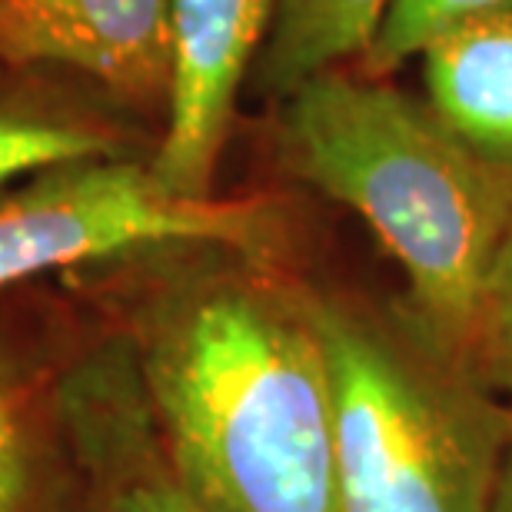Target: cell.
I'll use <instances>...</instances> for the list:
<instances>
[{"label":"cell","mask_w":512,"mask_h":512,"mask_svg":"<svg viewBox=\"0 0 512 512\" xmlns=\"http://www.w3.org/2000/svg\"><path fill=\"white\" fill-rule=\"evenodd\" d=\"M120 336L173 473L207 512H340L333 373L310 280L217 243L64 276Z\"/></svg>","instance_id":"obj_1"},{"label":"cell","mask_w":512,"mask_h":512,"mask_svg":"<svg viewBox=\"0 0 512 512\" xmlns=\"http://www.w3.org/2000/svg\"><path fill=\"white\" fill-rule=\"evenodd\" d=\"M273 153L290 177L370 223L406 273V310L476 363L489 276L512 223V167L469 147L433 107L340 70L280 100Z\"/></svg>","instance_id":"obj_2"},{"label":"cell","mask_w":512,"mask_h":512,"mask_svg":"<svg viewBox=\"0 0 512 512\" xmlns=\"http://www.w3.org/2000/svg\"><path fill=\"white\" fill-rule=\"evenodd\" d=\"M310 303L333 373L340 512H496L512 406L406 303L323 290Z\"/></svg>","instance_id":"obj_3"},{"label":"cell","mask_w":512,"mask_h":512,"mask_svg":"<svg viewBox=\"0 0 512 512\" xmlns=\"http://www.w3.org/2000/svg\"><path fill=\"white\" fill-rule=\"evenodd\" d=\"M187 243L286 260L290 233L270 197H183L150 157L77 160L0 190V296L47 273Z\"/></svg>","instance_id":"obj_4"},{"label":"cell","mask_w":512,"mask_h":512,"mask_svg":"<svg viewBox=\"0 0 512 512\" xmlns=\"http://www.w3.org/2000/svg\"><path fill=\"white\" fill-rule=\"evenodd\" d=\"M0 67L60 74L133 120H163L170 0H0Z\"/></svg>","instance_id":"obj_5"},{"label":"cell","mask_w":512,"mask_h":512,"mask_svg":"<svg viewBox=\"0 0 512 512\" xmlns=\"http://www.w3.org/2000/svg\"><path fill=\"white\" fill-rule=\"evenodd\" d=\"M276 0H170L173 74L153 173L183 197H217L237 94L266 44Z\"/></svg>","instance_id":"obj_6"},{"label":"cell","mask_w":512,"mask_h":512,"mask_svg":"<svg viewBox=\"0 0 512 512\" xmlns=\"http://www.w3.org/2000/svg\"><path fill=\"white\" fill-rule=\"evenodd\" d=\"M0 296V512H87V486L64 406L80 320L27 316Z\"/></svg>","instance_id":"obj_7"},{"label":"cell","mask_w":512,"mask_h":512,"mask_svg":"<svg viewBox=\"0 0 512 512\" xmlns=\"http://www.w3.org/2000/svg\"><path fill=\"white\" fill-rule=\"evenodd\" d=\"M64 406L90 512H207L163 453L127 346L97 320L74 336Z\"/></svg>","instance_id":"obj_8"},{"label":"cell","mask_w":512,"mask_h":512,"mask_svg":"<svg viewBox=\"0 0 512 512\" xmlns=\"http://www.w3.org/2000/svg\"><path fill=\"white\" fill-rule=\"evenodd\" d=\"M153 140L104 97L44 70L0 67V190L40 170L100 157H150Z\"/></svg>","instance_id":"obj_9"},{"label":"cell","mask_w":512,"mask_h":512,"mask_svg":"<svg viewBox=\"0 0 512 512\" xmlns=\"http://www.w3.org/2000/svg\"><path fill=\"white\" fill-rule=\"evenodd\" d=\"M419 57L436 117L512 167V0L459 20Z\"/></svg>","instance_id":"obj_10"},{"label":"cell","mask_w":512,"mask_h":512,"mask_svg":"<svg viewBox=\"0 0 512 512\" xmlns=\"http://www.w3.org/2000/svg\"><path fill=\"white\" fill-rule=\"evenodd\" d=\"M393 0H276L253 80L283 100L306 80L363 57Z\"/></svg>","instance_id":"obj_11"},{"label":"cell","mask_w":512,"mask_h":512,"mask_svg":"<svg viewBox=\"0 0 512 512\" xmlns=\"http://www.w3.org/2000/svg\"><path fill=\"white\" fill-rule=\"evenodd\" d=\"M496 4H503V0H393L370 50L363 54L366 77L380 80L403 60L423 54L429 40L443 30Z\"/></svg>","instance_id":"obj_12"},{"label":"cell","mask_w":512,"mask_h":512,"mask_svg":"<svg viewBox=\"0 0 512 512\" xmlns=\"http://www.w3.org/2000/svg\"><path fill=\"white\" fill-rule=\"evenodd\" d=\"M476 366L483 380L512 403V223L489 276L483 323L476 340Z\"/></svg>","instance_id":"obj_13"},{"label":"cell","mask_w":512,"mask_h":512,"mask_svg":"<svg viewBox=\"0 0 512 512\" xmlns=\"http://www.w3.org/2000/svg\"><path fill=\"white\" fill-rule=\"evenodd\" d=\"M496 512H512V443L506 453L503 479H499V496H496Z\"/></svg>","instance_id":"obj_14"},{"label":"cell","mask_w":512,"mask_h":512,"mask_svg":"<svg viewBox=\"0 0 512 512\" xmlns=\"http://www.w3.org/2000/svg\"><path fill=\"white\" fill-rule=\"evenodd\" d=\"M87 512H90V509H87Z\"/></svg>","instance_id":"obj_15"}]
</instances>
